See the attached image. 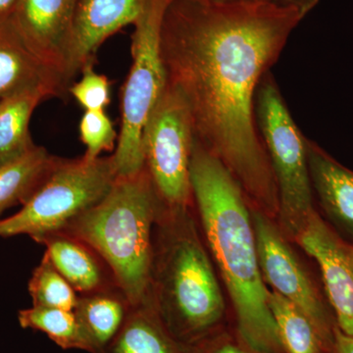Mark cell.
<instances>
[{
  "label": "cell",
  "instance_id": "obj_1",
  "mask_svg": "<svg viewBox=\"0 0 353 353\" xmlns=\"http://www.w3.org/2000/svg\"><path fill=\"white\" fill-rule=\"evenodd\" d=\"M303 19L267 1L171 0L162 20L167 85L189 109L196 141L268 216L279 213L278 189L257 130L255 95Z\"/></svg>",
  "mask_w": 353,
  "mask_h": 353
},
{
  "label": "cell",
  "instance_id": "obj_2",
  "mask_svg": "<svg viewBox=\"0 0 353 353\" xmlns=\"http://www.w3.org/2000/svg\"><path fill=\"white\" fill-rule=\"evenodd\" d=\"M190 172L192 197L229 290L241 340L260 353H285L269 307L245 192L219 158L196 141Z\"/></svg>",
  "mask_w": 353,
  "mask_h": 353
},
{
  "label": "cell",
  "instance_id": "obj_3",
  "mask_svg": "<svg viewBox=\"0 0 353 353\" xmlns=\"http://www.w3.org/2000/svg\"><path fill=\"white\" fill-rule=\"evenodd\" d=\"M163 208L145 167L117 176L106 196L69 223L64 233L90 246L132 307L148 301L153 227Z\"/></svg>",
  "mask_w": 353,
  "mask_h": 353
},
{
  "label": "cell",
  "instance_id": "obj_4",
  "mask_svg": "<svg viewBox=\"0 0 353 353\" xmlns=\"http://www.w3.org/2000/svg\"><path fill=\"white\" fill-rule=\"evenodd\" d=\"M183 212H174L170 238L158 259L152 256L148 299L169 332L189 347L219 322L225 303L192 223L181 221Z\"/></svg>",
  "mask_w": 353,
  "mask_h": 353
},
{
  "label": "cell",
  "instance_id": "obj_5",
  "mask_svg": "<svg viewBox=\"0 0 353 353\" xmlns=\"http://www.w3.org/2000/svg\"><path fill=\"white\" fill-rule=\"evenodd\" d=\"M171 0H150L134 23L132 66L121 94V129L114 163L118 176L145 167L143 134L167 85L160 48L162 20Z\"/></svg>",
  "mask_w": 353,
  "mask_h": 353
},
{
  "label": "cell",
  "instance_id": "obj_6",
  "mask_svg": "<svg viewBox=\"0 0 353 353\" xmlns=\"http://www.w3.org/2000/svg\"><path fill=\"white\" fill-rule=\"evenodd\" d=\"M254 112L257 130L277 183L278 214L285 231L294 238L315 211L307 138L294 122L270 72L262 78L257 88Z\"/></svg>",
  "mask_w": 353,
  "mask_h": 353
},
{
  "label": "cell",
  "instance_id": "obj_7",
  "mask_svg": "<svg viewBox=\"0 0 353 353\" xmlns=\"http://www.w3.org/2000/svg\"><path fill=\"white\" fill-rule=\"evenodd\" d=\"M113 155L58 159L48 180L15 214L0 220V236L27 234L36 241L63 231L101 201L117 178Z\"/></svg>",
  "mask_w": 353,
  "mask_h": 353
},
{
  "label": "cell",
  "instance_id": "obj_8",
  "mask_svg": "<svg viewBox=\"0 0 353 353\" xmlns=\"http://www.w3.org/2000/svg\"><path fill=\"white\" fill-rule=\"evenodd\" d=\"M194 132L189 109L166 85L143 134L145 167L158 197L170 211H187L192 197L190 160Z\"/></svg>",
  "mask_w": 353,
  "mask_h": 353
},
{
  "label": "cell",
  "instance_id": "obj_9",
  "mask_svg": "<svg viewBox=\"0 0 353 353\" xmlns=\"http://www.w3.org/2000/svg\"><path fill=\"white\" fill-rule=\"evenodd\" d=\"M252 215L264 282L307 316L334 352L338 326L333 311L269 216L259 209H252Z\"/></svg>",
  "mask_w": 353,
  "mask_h": 353
},
{
  "label": "cell",
  "instance_id": "obj_10",
  "mask_svg": "<svg viewBox=\"0 0 353 353\" xmlns=\"http://www.w3.org/2000/svg\"><path fill=\"white\" fill-rule=\"evenodd\" d=\"M294 239L319 266L336 326L343 334L353 336L352 243L339 236L316 210Z\"/></svg>",
  "mask_w": 353,
  "mask_h": 353
},
{
  "label": "cell",
  "instance_id": "obj_11",
  "mask_svg": "<svg viewBox=\"0 0 353 353\" xmlns=\"http://www.w3.org/2000/svg\"><path fill=\"white\" fill-rule=\"evenodd\" d=\"M78 0H19L11 19L27 48L63 78ZM69 92V90H68Z\"/></svg>",
  "mask_w": 353,
  "mask_h": 353
},
{
  "label": "cell",
  "instance_id": "obj_12",
  "mask_svg": "<svg viewBox=\"0 0 353 353\" xmlns=\"http://www.w3.org/2000/svg\"><path fill=\"white\" fill-rule=\"evenodd\" d=\"M150 0H78L70 43L67 81L72 80L104 41L137 22Z\"/></svg>",
  "mask_w": 353,
  "mask_h": 353
},
{
  "label": "cell",
  "instance_id": "obj_13",
  "mask_svg": "<svg viewBox=\"0 0 353 353\" xmlns=\"http://www.w3.org/2000/svg\"><path fill=\"white\" fill-rule=\"evenodd\" d=\"M29 90H43L50 97L69 94L63 78L27 48L9 21L0 25V101Z\"/></svg>",
  "mask_w": 353,
  "mask_h": 353
},
{
  "label": "cell",
  "instance_id": "obj_14",
  "mask_svg": "<svg viewBox=\"0 0 353 353\" xmlns=\"http://www.w3.org/2000/svg\"><path fill=\"white\" fill-rule=\"evenodd\" d=\"M36 241L46 246L44 254L79 294L118 289L101 257L75 236L57 232Z\"/></svg>",
  "mask_w": 353,
  "mask_h": 353
},
{
  "label": "cell",
  "instance_id": "obj_15",
  "mask_svg": "<svg viewBox=\"0 0 353 353\" xmlns=\"http://www.w3.org/2000/svg\"><path fill=\"white\" fill-rule=\"evenodd\" d=\"M313 192L332 222L353 240V171L307 139Z\"/></svg>",
  "mask_w": 353,
  "mask_h": 353
},
{
  "label": "cell",
  "instance_id": "obj_16",
  "mask_svg": "<svg viewBox=\"0 0 353 353\" xmlns=\"http://www.w3.org/2000/svg\"><path fill=\"white\" fill-rule=\"evenodd\" d=\"M105 353H188L165 326L152 301L130 308Z\"/></svg>",
  "mask_w": 353,
  "mask_h": 353
},
{
  "label": "cell",
  "instance_id": "obj_17",
  "mask_svg": "<svg viewBox=\"0 0 353 353\" xmlns=\"http://www.w3.org/2000/svg\"><path fill=\"white\" fill-rule=\"evenodd\" d=\"M131 305L118 289L79 294L74 312L78 318L90 353H105L124 324Z\"/></svg>",
  "mask_w": 353,
  "mask_h": 353
},
{
  "label": "cell",
  "instance_id": "obj_18",
  "mask_svg": "<svg viewBox=\"0 0 353 353\" xmlns=\"http://www.w3.org/2000/svg\"><path fill=\"white\" fill-rule=\"evenodd\" d=\"M59 157L34 145L21 157L0 166V214L24 205L48 180Z\"/></svg>",
  "mask_w": 353,
  "mask_h": 353
},
{
  "label": "cell",
  "instance_id": "obj_19",
  "mask_svg": "<svg viewBox=\"0 0 353 353\" xmlns=\"http://www.w3.org/2000/svg\"><path fill=\"white\" fill-rule=\"evenodd\" d=\"M50 94L29 90L0 101V166L31 150L29 126L37 106Z\"/></svg>",
  "mask_w": 353,
  "mask_h": 353
},
{
  "label": "cell",
  "instance_id": "obj_20",
  "mask_svg": "<svg viewBox=\"0 0 353 353\" xmlns=\"http://www.w3.org/2000/svg\"><path fill=\"white\" fill-rule=\"evenodd\" d=\"M268 303L285 353H334L294 304L274 290H268Z\"/></svg>",
  "mask_w": 353,
  "mask_h": 353
},
{
  "label": "cell",
  "instance_id": "obj_21",
  "mask_svg": "<svg viewBox=\"0 0 353 353\" xmlns=\"http://www.w3.org/2000/svg\"><path fill=\"white\" fill-rule=\"evenodd\" d=\"M20 326L46 334L63 350H80L90 353L82 327L74 311L32 306L18 313Z\"/></svg>",
  "mask_w": 353,
  "mask_h": 353
},
{
  "label": "cell",
  "instance_id": "obj_22",
  "mask_svg": "<svg viewBox=\"0 0 353 353\" xmlns=\"http://www.w3.org/2000/svg\"><path fill=\"white\" fill-rule=\"evenodd\" d=\"M28 289L32 306L74 311L78 303V292L57 270L46 254L32 272Z\"/></svg>",
  "mask_w": 353,
  "mask_h": 353
},
{
  "label": "cell",
  "instance_id": "obj_23",
  "mask_svg": "<svg viewBox=\"0 0 353 353\" xmlns=\"http://www.w3.org/2000/svg\"><path fill=\"white\" fill-rule=\"evenodd\" d=\"M80 139L85 146L83 157L95 160L101 153L112 150L118 132L105 110L85 111L79 125Z\"/></svg>",
  "mask_w": 353,
  "mask_h": 353
},
{
  "label": "cell",
  "instance_id": "obj_24",
  "mask_svg": "<svg viewBox=\"0 0 353 353\" xmlns=\"http://www.w3.org/2000/svg\"><path fill=\"white\" fill-rule=\"evenodd\" d=\"M94 62L90 60L83 67L82 78L69 88V94L85 111L105 110L111 102L110 81L95 71Z\"/></svg>",
  "mask_w": 353,
  "mask_h": 353
},
{
  "label": "cell",
  "instance_id": "obj_25",
  "mask_svg": "<svg viewBox=\"0 0 353 353\" xmlns=\"http://www.w3.org/2000/svg\"><path fill=\"white\" fill-rule=\"evenodd\" d=\"M188 353H260L253 350L250 345H246L243 341L241 345L234 341H218L208 345H201L194 343L188 347Z\"/></svg>",
  "mask_w": 353,
  "mask_h": 353
},
{
  "label": "cell",
  "instance_id": "obj_26",
  "mask_svg": "<svg viewBox=\"0 0 353 353\" xmlns=\"http://www.w3.org/2000/svg\"><path fill=\"white\" fill-rule=\"evenodd\" d=\"M272 6L282 9L296 11L304 18L316 6L319 0H265Z\"/></svg>",
  "mask_w": 353,
  "mask_h": 353
},
{
  "label": "cell",
  "instance_id": "obj_27",
  "mask_svg": "<svg viewBox=\"0 0 353 353\" xmlns=\"http://www.w3.org/2000/svg\"><path fill=\"white\" fill-rule=\"evenodd\" d=\"M334 353H353V336L343 334L336 327L334 330Z\"/></svg>",
  "mask_w": 353,
  "mask_h": 353
},
{
  "label": "cell",
  "instance_id": "obj_28",
  "mask_svg": "<svg viewBox=\"0 0 353 353\" xmlns=\"http://www.w3.org/2000/svg\"><path fill=\"white\" fill-rule=\"evenodd\" d=\"M19 0H0V25L6 24L12 19Z\"/></svg>",
  "mask_w": 353,
  "mask_h": 353
},
{
  "label": "cell",
  "instance_id": "obj_29",
  "mask_svg": "<svg viewBox=\"0 0 353 353\" xmlns=\"http://www.w3.org/2000/svg\"><path fill=\"white\" fill-rule=\"evenodd\" d=\"M208 1L216 2V3H234V2L265 1V0H208Z\"/></svg>",
  "mask_w": 353,
  "mask_h": 353
}]
</instances>
